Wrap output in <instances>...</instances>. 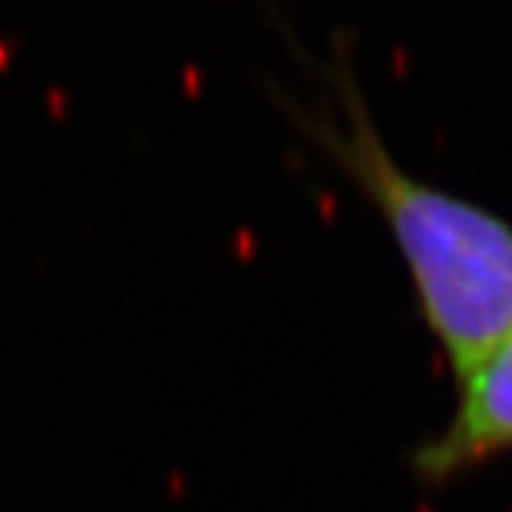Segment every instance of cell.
<instances>
[{
	"instance_id": "6da1fadb",
	"label": "cell",
	"mask_w": 512,
	"mask_h": 512,
	"mask_svg": "<svg viewBox=\"0 0 512 512\" xmlns=\"http://www.w3.org/2000/svg\"><path fill=\"white\" fill-rule=\"evenodd\" d=\"M330 80L342 120L308 117L305 128L382 214L421 316L464 382L512 339V225L413 177L384 148L348 66L339 63Z\"/></svg>"
},
{
	"instance_id": "7a4b0ae2",
	"label": "cell",
	"mask_w": 512,
	"mask_h": 512,
	"mask_svg": "<svg viewBox=\"0 0 512 512\" xmlns=\"http://www.w3.org/2000/svg\"><path fill=\"white\" fill-rule=\"evenodd\" d=\"M504 453H512V339L458 382L453 416L416 450L413 470L441 484Z\"/></svg>"
}]
</instances>
